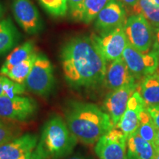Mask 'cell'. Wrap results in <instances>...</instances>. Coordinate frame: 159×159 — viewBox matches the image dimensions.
Returning <instances> with one entry per match:
<instances>
[{
    "label": "cell",
    "instance_id": "cell-1",
    "mask_svg": "<svg viewBox=\"0 0 159 159\" xmlns=\"http://www.w3.org/2000/svg\"><path fill=\"white\" fill-rule=\"evenodd\" d=\"M60 60L66 81L72 89H94L104 83L107 61L91 36L68 40L61 49Z\"/></svg>",
    "mask_w": 159,
    "mask_h": 159
},
{
    "label": "cell",
    "instance_id": "cell-2",
    "mask_svg": "<svg viewBox=\"0 0 159 159\" xmlns=\"http://www.w3.org/2000/svg\"><path fill=\"white\" fill-rule=\"evenodd\" d=\"M64 120L77 141L84 144H94L114 125L105 111L97 105L70 101L64 110Z\"/></svg>",
    "mask_w": 159,
    "mask_h": 159
},
{
    "label": "cell",
    "instance_id": "cell-3",
    "mask_svg": "<svg viewBox=\"0 0 159 159\" xmlns=\"http://www.w3.org/2000/svg\"><path fill=\"white\" fill-rule=\"evenodd\" d=\"M77 142L64 119L55 115L43 125L35 150L43 159H63L72 152Z\"/></svg>",
    "mask_w": 159,
    "mask_h": 159
},
{
    "label": "cell",
    "instance_id": "cell-4",
    "mask_svg": "<svg viewBox=\"0 0 159 159\" xmlns=\"http://www.w3.org/2000/svg\"><path fill=\"white\" fill-rule=\"evenodd\" d=\"M54 68L47 55L38 53L30 73L25 85L27 90L35 95L47 97L55 89Z\"/></svg>",
    "mask_w": 159,
    "mask_h": 159
},
{
    "label": "cell",
    "instance_id": "cell-5",
    "mask_svg": "<svg viewBox=\"0 0 159 159\" xmlns=\"http://www.w3.org/2000/svg\"><path fill=\"white\" fill-rule=\"evenodd\" d=\"M91 37L107 62L122 57L123 52L128 44L125 25L100 32L99 35H92Z\"/></svg>",
    "mask_w": 159,
    "mask_h": 159
},
{
    "label": "cell",
    "instance_id": "cell-6",
    "mask_svg": "<svg viewBox=\"0 0 159 159\" xmlns=\"http://www.w3.org/2000/svg\"><path fill=\"white\" fill-rule=\"evenodd\" d=\"M122 58L136 79H140L155 73L159 65L158 52L153 50L142 52L130 43L127 45Z\"/></svg>",
    "mask_w": 159,
    "mask_h": 159
},
{
    "label": "cell",
    "instance_id": "cell-7",
    "mask_svg": "<svg viewBox=\"0 0 159 159\" xmlns=\"http://www.w3.org/2000/svg\"><path fill=\"white\" fill-rule=\"evenodd\" d=\"M38 110L37 102L29 97L16 96L13 98L0 97V118L26 122L33 118Z\"/></svg>",
    "mask_w": 159,
    "mask_h": 159
},
{
    "label": "cell",
    "instance_id": "cell-8",
    "mask_svg": "<svg viewBox=\"0 0 159 159\" xmlns=\"http://www.w3.org/2000/svg\"><path fill=\"white\" fill-rule=\"evenodd\" d=\"M125 32L128 43L142 52H148L152 47L153 33L151 25L143 16L134 14L128 18Z\"/></svg>",
    "mask_w": 159,
    "mask_h": 159
},
{
    "label": "cell",
    "instance_id": "cell-9",
    "mask_svg": "<svg viewBox=\"0 0 159 159\" xmlns=\"http://www.w3.org/2000/svg\"><path fill=\"white\" fill-rule=\"evenodd\" d=\"M94 151L99 159H128L126 136L119 128H113L99 139Z\"/></svg>",
    "mask_w": 159,
    "mask_h": 159
},
{
    "label": "cell",
    "instance_id": "cell-10",
    "mask_svg": "<svg viewBox=\"0 0 159 159\" xmlns=\"http://www.w3.org/2000/svg\"><path fill=\"white\" fill-rule=\"evenodd\" d=\"M11 7L16 21L25 33L35 35L42 30V19L31 0H13Z\"/></svg>",
    "mask_w": 159,
    "mask_h": 159
},
{
    "label": "cell",
    "instance_id": "cell-11",
    "mask_svg": "<svg viewBox=\"0 0 159 159\" xmlns=\"http://www.w3.org/2000/svg\"><path fill=\"white\" fill-rule=\"evenodd\" d=\"M138 87L139 85L137 83H132L111 91L105 97L104 108L110 116L115 128H116L126 110L129 99L138 89Z\"/></svg>",
    "mask_w": 159,
    "mask_h": 159
},
{
    "label": "cell",
    "instance_id": "cell-12",
    "mask_svg": "<svg viewBox=\"0 0 159 159\" xmlns=\"http://www.w3.org/2000/svg\"><path fill=\"white\" fill-rule=\"evenodd\" d=\"M39 137L35 134H25L16 137L0 146V159H24L36 148Z\"/></svg>",
    "mask_w": 159,
    "mask_h": 159
},
{
    "label": "cell",
    "instance_id": "cell-13",
    "mask_svg": "<svg viewBox=\"0 0 159 159\" xmlns=\"http://www.w3.org/2000/svg\"><path fill=\"white\" fill-rule=\"evenodd\" d=\"M126 20V12L121 2L111 0L97 15L94 27L97 30L104 32L125 25Z\"/></svg>",
    "mask_w": 159,
    "mask_h": 159
},
{
    "label": "cell",
    "instance_id": "cell-14",
    "mask_svg": "<svg viewBox=\"0 0 159 159\" xmlns=\"http://www.w3.org/2000/svg\"><path fill=\"white\" fill-rule=\"evenodd\" d=\"M146 107L142 97L136 90L129 99L126 110L116 126L122 131L127 139L137 130L141 114Z\"/></svg>",
    "mask_w": 159,
    "mask_h": 159
},
{
    "label": "cell",
    "instance_id": "cell-15",
    "mask_svg": "<svg viewBox=\"0 0 159 159\" xmlns=\"http://www.w3.org/2000/svg\"><path fill=\"white\" fill-rule=\"evenodd\" d=\"M136 79L131 74L122 57L111 61L107 66L104 84L111 91L120 89L125 85L136 83Z\"/></svg>",
    "mask_w": 159,
    "mask_h": 159
},
{
    "label": "cell",
    "instance_id": "cell-16",
    "mask_svg": "<svg viewBox=\"0 0 159 159\" xmlns=\"http://www.w3.org/2000/svg\"><path fill=\"white\" fill-rule=\"evenodd\" d=\"M156 152L153 145L142 138L137 131L127 139L128 159H155Z\"/></svg>",
    "mask_w": 159,
    "mask_h": 159
},
{
    "label": "cell",
    "instance_id": "cell-17",
    "mask_svg": "<svg viewBox=\"0 0 159 159\" xmlns=\"http://www.w3.org/2000/svg\"><path fill=\"white\" fill-rule=\"evenodd\" d=\"M20 39L21 34L11 18L0 21V56L14 48Z\"/></svg>",
    "mask_w": 159,
    "mask_h": 159
},
{
    "label": "cell",
    "instance_id": "cell-18",
    "mask_svg": "<svg viewBox=\"0 0 159 159\" xmlns=\"http://www.w3.org/2000/svg\"><path fill=\"white\" fill-rule=\"evenodd\" d=\"M138 91L147 107L159 106V72L145 77L138 87Z\"/></svg>",
    "mask_w": 159,
    "mask_h": 159
},
{
    "label": "cell",
    "instance_id": "cell-19",
    "mask_svg": "<svg viewBox=\"0 0 159 159\" xmlns=\"http://www.w3.org/2000/svg\"><path fill=\"white\" fill-rule=\"evenodd\" d=\"M37 55L38 53L35 52L25 61L11 67V69L2 71L0 74L5 75L14 82L20 83V84H25L26 79L27 78L33 68Z\"/></svg>",
    "mask_w": 159,
    "mask_h": 159
},
{
    "label": "cell",
    "instance_id": "cell-20",
    "mask_svg": "<svg viewBox=\"0 0 159 159\" xmlns=\"http://www.w3.org/2000/svg\"><path fill=\"white\" fill-rule=\"evenodd\" d=\"M35 52V45L33 41H30L22 43L13 49V51L7 57L3 65L0 68V72L11 69V67L25 61Z\"/></svg>",
    "mask_w": 159,
    "mask_h": 159
},
{
    "label": "cell",
    "instance_id": "cell-21",
    "mask_svg": "<svg viewBox=\"0 0 159 159\" xmlns=\"http://www.w3.org/2000/svg\"><path fill=\"white\" fill-rule=\"evenodd\" d=\"M110 1L111 0H85L80 11L77 21L86 25L91 23Z\"/></svg>",
    "mask_w": 159,
    "mask_h": 159
},
{
    "label": "cell",
    "instance_id": "cell-22",
    "mask_svg": "<svg viewBox=\"0 0 159 159\" xmlns=\"http://www.w3.org/2000/svg\"><path fill=\"white\" fill-rule=\"evenodd\" d=\"M136 131L142 138L154 146L158 128L147 110V107L141 114L140 121Z\"/></svg>",
    "mask_w": 159,
    "mask_h": 159
},
{
    "label": "cell",
    "instance_id": "cell-23",
    "mask_svg": "<svg viewBox=\"0 0 159 159\" xmlns=\"http://www.w3.org/2000/svg\"><path fill=\"white\" fill-rule=\"evenodd\" d=\"M134 11L136 14L143 16L150 25L159 27V6L150 0H139Z\"/></svg>",
    "mask_w": 159,
    "mask_h": 159
},
{
    "label": "cell",
    "instance_id": "cell-24",
    "mask_svg": "<svg viewBox=\"0 0 159 159\" xmlns=\"http://www.w3.org/2000/svg\"><path fill=\"white\" fill-rule=\"evenodd\" d=\"M41 5L49 15L63 17L69 11V0H39Z\"/></svg>",
    "mask_w": 159,
    "mask_h": 159
},
{
    "label": "cell",
    "instance_id": "cell-25",
    "mask_svg": "<svg viewBox=\"0 0 159 159\" xmlns=\"http://www.w3.org/2000/svg\"><path fill=\"white\" fill-rule=\"evenodd\" d=\"M23 90L22 85L0 74V97L7 96L12 98L22 94Z\"/></svg>",
    "mask_w": 159,
    "mask_h": 159
},
{
    "label": "cell",
    "instance_id": "cell-26",
    "mask_svg": "<svg viewBox=\"0 0 159 159\" xmlns=\"http://www.w3.org/2000/svg\"><path fill=\"white\" fill-rule=\"evenodd\" d=\"M16 137L14 129L0 118V146Z\"/></svg>",
    "mask_w": 159,
    "mask_h": 159
},
{
    "label": "cell",
    "instance_id": "cell-27",
    "mask_svg": "<svg viewBox=\"0 0 159 159\" xmlns=\"http://www.w3.org/2000/svg\"><path fill=\"white\" fill-rule=\"evenodd\" d=\"M85 0H69V11L75 20L78 19L80 11Z\"/></svg>",
    "mask_w": 159,
    "mask_h": 159
},
{
    "label": "cell",
    "instance_id": "cell-28",
    "mask_svg": "<svg viewBox=\"0 0 159 159\" xmlns=\"http://www.w3.org/2000/svg\"><path fill=\"white\" fill-rule=\"evenodd\" d=\"M147 110L152 117L157 128L159 129V106L147 107Z\"/></svg>",
    "mask_w": 159,
    "mask_h": 159
},
{
    "label": "cell",
    "instance_id": "cell-29",
    "mask_svg": "<svg viewBox=\"0 0 159 159\" xmlns=\"http://www.w3.org/2000/svg\"><path fill=\"white\" fill-rule=\"evenodd\" d=\"M24 159H43V158H41V157L36 152H35V150H34V151H33V153L30 155L29 156L26 157V158H24Z\"/></svg>",
    "mask_w": 159,
    "mask_h": 159
},
{
    "label": "cell",
    "instance_id": "cell-30",
    "mask_svg": "<svg viewBox=\"0 0 159 159\" xmlns=\"http://www.w3.org/2000/svg\"><path fill=\"white\" fill-rule=\"evenodd\" d=\"M122 1H123V2L125 4V5L134 7V6L136 5L137 2H138L139 0H122Z\"/></svg>",
    "mask_w": 159,
    "mask_h": 159
},
{
    "label": "cell",
    "instance_id": "cell-31",
    "mask_svg": "<svg viewBox=\"0 0 159 159\" xmlns=\"http://www.w3.org/2000/svg\"><path fill=\"white\" fill-rule=\"evenodd\" d=\"M5 6L2 5V3L0 2V21L3 19L4 16H5Z\"/></svg>",
    "mask_w": 159,
    "mask_h": 159
},
{
    "label": "cell",
    "instance_id": "cell-32",
    "mask_svg": "<svg viewBox=\"0 0 159 159\" xmlns=\"http://www.w3.org/2000/svg\"><path fill=\"white\" fill-rule=\"evenodd\" d=\"M154 147H155V148H156V150L157 151L159 150V129H158V131H157Z\"/></svg>",
    "mask_w": 159,
    "mask_h": 159
},
{
    "label": "cell",
    "instance_id": "cell-33",
    "mask_svg": "<svg viewBox=\"0 0 159 159\" xmlns=\"http://www.w3.org/2000/svg\"><path fill=\"white\" fill-rule=\"evenodd\" d=\"M156 47L158 49H159V27L156 29Z\"/></svg>",
    "mask_w": 159,
    "mask_h": 159
},
{
    "label": "cell",
    "instance_id": "cell-34",
    "mask_svg": "<svg viewBox=\"0 0 159 159\" xmlns=\"http://www.w3.org/2000/svg\"><path fill=\"white\" fill-rule=\"evenodd\" d=\"M67 159H87L85 156H82V155H75V156H73L72 157H70V158Z\"/></svg>",
    "mask_w": 159,
    "mask_h": 159
},
{
    "label": "cell",
    "instance_id": "cell-35",
    "mask_svg": "<svg viewBox=\"0 0 159 159\" xmlns=\"http://www.w3.org/2000/svg\"><path fill=\"white\" fill-rule=\"evenodd\" d=\"M151 2H152L156 4L158 6H159V0H150Z\"/></svg>",
    "mask_w": 159,
    "mask_h": 159
},
{
    "label": "cell",
    "instance_id": "cell-36",
    "mask_svg": "<svg viewBox=\"0 0 159 159\" xmlns=\"http://www.w3.org/2000/svg\"><path fill=\"white\" fill-rule=\"evenodd\" d=\"M155 159H159V150L157 151L156 156V158H155Z\"/></svg>",
    "mask_w": 159,
    "mask_h": 159
}]
</instances>
